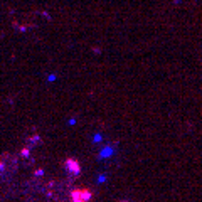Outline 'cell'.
Segmentation results:
<instances>
[{"mask_svg":"<svg viewBox=\"0 0 202 202\" xmlns=\"http://www.w3.org/2000/svg\"><path fill=\"white\" fill-rule=\"evenodd\" d=\"M111 155H113L111 146H106V148H103V152L99 153V157H101V158H106V157H111Z\"/></svg>","mask_w":202,"mask_h":202,"instance_id":"6da1fadb","label":"cell"}]
</instances>
